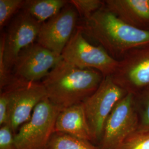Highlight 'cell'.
Here are the masks:
<instances>
[{
	"mask_svg": "<svg viewBox=\"0 0 149 149\" xmlns=\"http://www.w3.org/2000/svg\"><path fill=\"white\" fill-rule=\"evenodd\" d=\"M134 98L138 114L139 127L137 130H149V88L134 95Z\"/></svg>",
	"mask_w": 149,
	"mask_h": 149,
	"instance_id": "2e32d148",
	"label": "cell"
},
{
	"mask_svg": "<svg viewBox=\"0 0 149 149\" xmlns=\"http://www.w3.org/2000/svg\"><path fill=\"white\" fill-rule=\"evenodd\" d=\"M55 132L67 134L92 143L84 103H79L61 110L56 118Z\"/></svg>",
	"mask_w": 149,
	"mask_h": 149,
	"instance_id": "4fadbf2b",
	"label": "cell"
},
{
	"mask_svg": "<svg viewBox=\"0 0 149 149\" xmlns=\"http://www.w3.org/2000/svg\"><path fill=\"white\" fill-rule=\"evenodd\" d=\"M78 26L85 36L95 40L117 61L134 49L149 44V32L128 25L104 4Z\"/></svg>",
	"mask_w": 149,
	"mask_h": 149,
	"instance_id": "6da1fadb",
	"label": "cell"
},
{
	"mask_svg": "<svg viewBox=\"0 0 149 149\" xmlns=\"http://www.w3.org/2000/svg\"><path fill=\"white\" fill-rule=\"evenodd\" d=\"M60 111L47 97L40 102L29 120L14 134L16 149H47L55 132V123Z\"/></svg>",
	"mask_w": 149,
	"mask_h": 149,
	"instance_id": "3957f363",
	"label": "cell"
},
{
	"mask_svg": "<svg viewBox=\"0 0 149 149\" xmlns=\"http://www.w3.org/2000/svg\"><path fill=\"white\" fill-rule=\"evenodd\" d=\"M0 149H17L14 140V133L10 124L0 128Z\"/></svg>",
	"mask_w": 149,
	"mask_h": 149,
	"instance_id": "44dd1931",
	"label": "cell"
},
{
	"mask_svg": "<svg viewBox=\"0 0 149 149\" xmlns=\"http://www.w3.org/2000/svg\"><path fill=\"white\" fill-rule=\"evenodd\" d=\"M46 149H100L90 141L55 132Z\"/></svg>",
	"mask_w": 149,
	"mask_h": 149,
	"instance_id": "9a60e30c",
	"label": "cell"
},
{
	"mask_svg": "<svg viewBox=\"0 0 149 149\" xmlns=\"http://www.w3.org/2000/svg\"><path fill=\"white\" fill-rule=\"evenodd\" d=\"M42 24L22 10L8 23L1 39L3 42L4 64L9 74H12V69L19 53L37 40Z\"/></svg>",
	"mask_w": 149,
	"mask_h": 149,
	"instance_id": "ba28073f",
	"label": "cell"
},
{
	"mask_svg": "<svg viewBox=\"0 0 149 149\" xmlns=\"http://www.w3.org/2000/svg\"><path fill=\"white\" fill-rule=\"evenodd\" d=\"M61 60V55L37 42L33 43L19 53L12 73L15 79L20 81L38 82L43 80Z\"/></svg>",
	"mask_w": 149,
	"mask_h": 149,
	"instance_id": "9c48e42d",
	"label": "cell"
},
{
	"mask_svg": "<svg viewBox=\"0 0 149 149\" xmlns=\"http://www.w3.org/2000/svg\"><path fill=\"white\" fill-rule=\"evenodd\" d=\"M127 94L113 82L111 76H107L97 90L83 103L93 144H99L107 118L118 102Z\"/></svg>",
	"mask_w": 149,
	"mask_h": 149,
	"instance_id": "5b68a950",
	"label": "cell"
},
{
	"mask_svg": "<svg viewBox=\"0 0 149 149\" xmlns=\"http://www.w3.org/2000/svg\"><path fill=\"white\" fill-rule=\"evenodd\" d=\"M107 8L128 25L149 32V0H106Z\"/></svg>",
	"mask_w": 149,
	"mask_h": 149,
	"instance_id": "7c38bea8",
	"label": "cell"
},
{
	"mask_svg": "<svg viewBox=\"0 0 149 149\" xmlns=\"http://www.w3.org/2000/svg\"><path fill=\"white\" fill-rule=\"evenodd\" d=\"M119 149H149V130H136Z\"/></svg>",
	"mask_w": 149,
	"mask_h": 149,
	"instance_id": "d6986e66",
	"label": "cell"
},
{
	"mask_svg": "<svg viewBox=\"0 0 149 149\" xmlns=\"http://www.w3.org/2000/svg\"><path fill=\"white\" fill-rule=\"evenodd\" d=\"M68 4L58 14L42 24L36 40L60 55L74 34L78 21L77 12L74 6Z\"/></svg>",
	"mask_w": 149,
	"mask_h": 149,
	"instance_id": "8fae6325",
	"label": "cell"
},
{
	"mask_svg": "<svg viewBox=\"0 0 149 149\" xmlns=\"http://www.w3.org/2000/svg\"><path fill=\"white\" fill-rule=\"evenodd\" d=\"M68 2L74 7L83 20L88 19L104 4V1L101 0H71L68 1Z\"/></svg>",
	"mask_w": 149,
	"mask_h": 149,
	"instance_id": "ac0fdd59",
	"label": "cell"
},
{
	"mask_svg": "<svg viewBox=\"0 0 149 149\" xmlns=\"http://www.w3.org/2000/svg\"><path fill=\"white\" fill-rule=\"evenodd\" d=\"M3 90L10 95V125L15 134L29 120L38 104L47 97V92L42 82H23L16 79Z\"/></svg>",
	"mask_w": 149,
	"mask_h": 149,
	"instance_id": "30bf717a",
	"label": "cell"
},
{
	"mask_svg": "<svg viewBox=\"0 0 149 149\" xmlns=\"http://www.w3.org/2000/svg\"><path fill=\"white\" fill-rule=\"evenodd\" d=\"M111 76L116 85L134 96L149 88V44L127 54Z\"/></svg>",
	"mask_w": 149,
	"mask_h": 149,
	"instance_id": "52a82bcc",
	"label": "cell"
},
{
	"mask_svg": "<svg viewBox=\"0 0 149 149\" xmlns=\"http://www.w3.org/2000/svg\"><path fill=\"white\" fill-rule=\"evenodd\" d=\"M68 3L65 0H25L21 10L43 23L58 14Z\"/></svg>",
	"mask_w": 149,
	"mask_h": 149,
	"instance_id": "5bb4252c",
	"label": "cell"
},
{
	"mask_svg": "<svg viewBox=\"0 0 149 149\" xmlns=\"http://www.w3.org/2000/svg\"><path fill=\"white\" fill-rule=\"evenodd\" d=\"M10 98L7 90L1 91L0 95V126L10 124Z\"/></svg>",
	"mask_w": 149,
	"mask_h": 149,
	"instance_id": "ffe728a7",
	"label": "cell"
},
{
	"mask_svg": "<svg viewBox=\"0 0 149 149\" xmlns=\"http://www.w3.org/2000/svg\"><path fill=\"white\" fill-rule=\"evenodd\" d=\"M104 76L92 69H81L62 60L42 83L48 99L60 110L84 103L101 85Z\"/></svg>",
	"mask_w": 149,
	"mask_h": 149,
	"instance_id": "7a4b0ae2",
	"label": "cell"
},
{
	"mask_svg": "<svg viewBox=\"0 0 149 149\" xmlns=\"http://www.w3.org/2000/svg\"><path fill=\"white\" fill-rule=\"evenodd\" d=\"M61 55L69 64L81 69L97 70L104 77L112 76L118 64L101 45L89 43L78 26Z\"/></svg>",
	"mask_w": 149,
	"mask_h": 149,
	"instance_id": "277c9868",
	"label": "cell"
},
{
	"mask_svg": "<svg viewBox=\"0 0 149 149\" xmlns=\"http://www.w3.org/2000/svg\"><path fill=\"white\" fill-rule=\"evenodd\" d=\"M24 0H0V27H4L21 10Z\"/></svg>",
	"mask_w": 149,
	"mask_h": 149,
	"instance_id": "e0dca14e",
	"label": "cell"
},
{
	"mask_svg": "<svg viewBox=\"0 0 149 149\" xmlns=\"http://www.w3.org/2000/svg\"><path fill=\"white\" fill-rule=\"evenodd\" d=\"M138 127V114L134 96L128 93L118 102L107 118L97 146L100 149H119Z\"/></svg>",
	"mask_w": 149,
	"mask_h": 149,
	"instance_id": "8992f818",
	"label": "cell"
}]
</instances>
